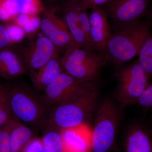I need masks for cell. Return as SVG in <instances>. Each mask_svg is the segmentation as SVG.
<instances>
[{
	"mask_svg": "<svg viewBox=\"0 0 152 152\" xmlns=\"http://www.w3.org/2000/svg\"><path fill=\"white\" fill-rule=\"evenodd\" d=\"M99 96L97 81L86 82L67 100L51 108L46 128L60 131L84 124L96 108Z\"/></svg>",
	"mask_w": 152,
	"mask_h": 152,
	"instance_id": "obj_1",
	"label": "cell"
},
{
	"mask_svg": "<svg viewBox=\"0 0 152 152\" xmlns=\"http://www.w3.org/2000/svg\"><path fill=\"white\" fill-rule=\"evenodd\" d=\"M6 98L13 115L33 131H42L47 126L51 109L34 88L16 84L7 89Z\"/></svg>",
	"mask_w": 152,
	"mask_h": 152,
	"instance_id": "obj_2",
	"label": "cell"
},
{
	"mask_svg": "<svg viewBox=\"0 0 152 152\" xmlns=\"http://www.w3.org/2000/svg\"><path fill=\"white\" fill-rule=\"evenodd\" d=\"M107 49V60L121 66L138 54L144 42L151 35L149 20H142L111 28Z\"/></svg>",
	"mask_w": 152,
	"mask_h": 152,
	"instance_id": "obj_3",
	"label": "cell"
},
{
	"mask_svg": "<svg viewBox=\"0 0 152 152\" xmlns=\"http://www.w3.org/2000/svg\"><path fill=\"white\" fill-rule=\"evenodd\" d=\"M119 122L116 106L106 99L99 106L91 134L90 152H109L115 150Z\"/></svg>",
	"mask_w": 152,
	"mask_h": 152,
	"instance_id": "obj_4",
	"label": "cell"
},
{
	"mask_svg": "<svg viewBox=\"0 0 152 152\" xmlns=\"http://www.w3.org/2000/svg\"><path fill=\"white\" fill-rule=\"evenodd\" d=\"M63 71L83 82L97 80L104 60L90 49L74 47L61 55Z\"/></svg>",
	"mask_w": 152,
	"mask_h": 152,
	"instance_id": "obj_5",
	"label": "cell"
},
{
	"mask_svg": "<svg viewBox=\"0 0 152 152\" xmlns=\"http://www.w3.org/2000/svg\"><path fill=\"white\" fill-rule=\"evenodd\" d=\"M120 66L121 68L115 74V99L123 107L137 104L149 80L137 59L126 65Z\"/></svg>",
	"mask_w": 152,
	"mask_h": 152,
	"instance_id": "obj_6",
	"label": "cell"
},
{
	"mask_svg": "<svg viewBox=\"0 0 152 152\" xmlns=\"http://www.w3.org/2000/svg\"><path fill=\"white\" fill-rule=\"evenodd\" d=\"M10 47L20 58L26 72L28 73L40 69L53 58L62 54L44 35L24 45L11 44Z\"/></svg>",
	"mask_w": 152,
	"mask_h": 152,
	"instance_id": "obj_7",
	"label": "cell"
},
{
	"mask_svg": "<svg viewBox=\"0 0 152 152\" xmlns=\"http://www.w3.org/2000/svg\"><path fill=\"white\" fill-rule=\"evenodd\" d=\"M40 13L41 32L62 53L69 49L77 47L65 22L57 15L54 6H45Z\"/></svg>",
	"mask_w": 152,
	"mask_h": 152,
	"instance_id": "obj_8",
	"label": "cell"
},
{
	"mask_svg": "<svg viewBox=\"0 0 152 152\" xmlns=\"http://www.w3.org/2000/svg\"><path fill=\"white\" fill-rule=\"evenodd\" d=\"M152 0H111L102 8L112 28L130 24L146 15Z\"/></svg>",
	"mask_w": 152,
	"mask_h": 152,
	"instance_id": "obj_9",
	"label": "cell"
},
{
	"mask_svg": "<svg viewBox=\"0 0 152 152\" xmlns=\"http://www.w3.org/2000/svg\"><path fill=\"white\" fill-rule=\"evenodd\" d=\"M89 21L90 48L107 61V45L112 32L107 14L102 7L91 9Z\"/></svg>",
	"mask_w": 152,
	"mask_h": 152,
	"instance_id": "obj_10",
	"label": "cell"
},
{
	"mask_svg": "<svg viewBox=\"0 0 152 152\" xmlns=\"http://www.w3.org/2000/svg\"><path fill=\"white\" fill-rule=\"evenodd\" d=\"M86 82L74 78L64 72L58 74L44 90L42 99L50 108L67 100Z\"/></svg>",
	"mask_w": 152,
	"mask_h": 152,
	"instance_id": "obj_11",
	"label": "cell"
},
{
	"mask_svg": "<svg viewBox=\"0 0 152 152\" xmlns=\"http://www.w3.org/2000/svg\"><path fill=\"white\" fill-rule=\"evenodd\" d=\"M78 0H69L54 5L56 11L65 22L77 47L90 49L89 44L82 29L77 12Z\"/></svg>",
	"mask_w": 152,
	"mask_h": 152,
	"instance_id": "obj_12",
	"label": "cell"
},
{
	"mask_svg": "<svg viewBox=\"0 0 152 152\" xmlns=\"http://www.w3.org/2000/svg\"><path fill=\"white\" fill-rule=\"evenodd\" d=\"M83 125L59 131L63 152H90L91 135L83 128Z\"/></svg>",
	"mask_w": 152,
	"mask_h": 152,
	"instance_id": "obj_13",
	"label": "cell"
},
{
	"mask_svg": "<svg viewBox=\"0 0 152 152\" xmlns=\"http://www.w3.org/2000/svg\"><path fill=\"white\" fill-rule=\"evenodd\" d=\"M61 56L54 57L40 69L29 73L33 88L36 91L43 92L55 78L63 72Z\"/></svg>",
	"mask_w": 152,
	"mask_h": 152,
	"instance_id": "obj_14",
	"label": "cell"
},
{
	"mask_svg": "<svg viewBox=\"0 0 152 152\" xmlns=\"http://www.w3.org/2000/svg\"><path fill=\"white\" fill-rule=\"evenodd\" d=\"M151 135L139 126L130 130L123 139L124 152H152Z\"/></svg>",
	"mask_w": 152,
	"mask_h": 152,
	"instance_id": "obj_15",
	"label": "cell"
},
{
	"mask_svg": "<svg viewBox=\"0 0 152 152\" xmlns=\"http://www.w3.org/2000/svg\"><path fill=\"white\" fill-rule=\"evenodd\" d=\"M26 73L23 64L10 45L0 50V77L14 80Z\"/></svg>",
	"mask_w": 152,
	"mask_h": 152,
	"instance_id": "obj_16",
	"label": "cell"
},
{
	"mask_svg": "<svg viewBox=\"0 0 152 152\" xmlns=\"http://www.w3.org/2000/svg\"><path fill=\"white\" fill-rule=\"evenodd\" d=\"M34 131L26 125L17 120L10 134L11 152H23L33 138Z\"/></svg>",
	"mask_w": 152,
	"mask_h": 152,
	"instance_id": "obj_17",
	"label": "cell"
},
{
	"mask_svg": "<svg viewBox=\"0 0 152 152\" xmlns=\"http://www.w3.org/2000/svg\"><path fill=\"white\" fill-rule=\"evenodd\" d=\"M3 5L14 18L20 14H39L45 8L40 0H3Z\"/></svg>",
	"mask_w": 152,
	"mask_h": 152,
	"instance_id": "obj_18",
	"label": "cell"
},
{
	"mask_svg": "<svg viewBox=\"0 0 152 152\" xmlns=\"http://www.w3.org/2000/svg\"><path fill=\"white\" fill-rule=\"evenodd\" d=\"M41 138L45 152H63L62 142L60 132L45 128Z\"/></svg>",
	"mask_w": 152,
	"mask_h": 152,
	"instance_id": "obj_19",
	"label": "cell"
},
{
	"mask_svg": "<svg viewBox=\"0 0 152 152\" xmlns=\"http://www.w3.org/2000/svg\"><path fill=\"white\" fill-rule=\"evenodd\" d=\"M137 59L142 69L150 80L152 78V36L144 42L137 55Z\"/></svg>",
	"mask_w": 152,
	"mask_h": 152,
	"instance_id": "obj_20",
	"label": "cell"
},
{
	"mask_svg": "<svg viewBox=\"0 0 152 152\" xmlns=\"http://www.w3.org/2000/svg\"><path fill=\"white\" fill-rule=\"evenodd\" d=\"M17 120L13 115L7 124L0 128V152H11L10 134Z\"/></svg>",
	"mask_w": 152,
	"mask_h": 152,
	"instance_id": "obj_21",
	"label": "cell"
},
{
	"mask_svg": "<svg viewBox=\"0 0 152 152\" xmlns=\"http://www.w3.org/2000/svg\"><path fill=\"white\" fill-rule=\"evenodd\" d=\"M40 17L39 14L34 15L31 17L23 28L25 35L28 37L32 38L40 30Z\"/></svg>",
	"mask_w": 152,
	"mask_h": 152,
	"instance_id": "obj_22",
	"label": "cell"
},
{
	"mask_svg": "<svg viewBox=\"0 0 152 152\" xmlns=\"http://www.w3.org/2000/svg\"><path fill=\"white\" fill-rule=\"evenodd\" d=\"M13 116L6 98V94L0 101V128L7 124Z\"/></svg>",
	"mask_w": 152,
	"mask_h": 152,
	"instance_id": "obj_23",
	"label": "cell"
},
{
	"mask_svg": "<svg viewBox=\"0 0 152 152\" xmlns=\"http://www.w3.org/2000/svg\"><path fill=\"white\" fill-rule=\"evenodd\" d=\"M7 28L12 44L20 42L26 36L23 28L16 24L10 26Z\"/></svg>",
	"mask_w": 152,
	"mask_h": 152,
	"instance_id": "obj_24",
	"label": "cell"
},
{
	"mask_svg": "<svg viewBox=\"0 0 152 152\" xmlns=\"http://www.w3.org/2000/svg\"><path fill=\"white\" fill-rule=\"evenodd\" d=\"M140 106L146 108H152V83L149 84L138 100Z\"/></svg>",
	"mask_w": 152,
	"mask_h": 152,
	"instance_id": "obj_25",
	"label": "cell"
},
{
	"mask_svg": "<svg viewBox=\"0 0 152 152\" xmlns=\"http://www.w3.org/2000/svg\"><path fill=\"white\" fill-rule=\"evenodd\" d=\"M23 152H45L41 138H33L28 143Z\"/></svg>",
	"mask_w": 152,
	"mask_h": 152,
	"instance_id": "obj_26",
	"label": "cell"
},
{
	"mask_svg": "<svg viewBox=\"0 0 152 152\" xmlns=\"http://www.w3.org/2000/svg\"><path fill=\"white\" fill-rule=\"evenodd\" d=\"M12 44L7 28L0 22V50Z\"/></svg>",
	"mask_w": 152,
	"mask_h": 152,
	"instance_id": "obj_27",
	"label": "cell"
},
{
	"mask_svg": "<svg viewBox=\"0 0 152 152\" xmlns=\"http://www.w3.org/2000/svg\"><path fill=\"white\" fill-rule=\"evenodd\" d=\"M111 0H82L83 7L87 10L96 7H103Z\"/></svg>",
	"mask_w": 152,
	"mask_h": 152,
	"instance_id": "obj_28",
	"label": "cell"
},
{
	"mask_svg": "<svg viewBox=\"0 0 152 152\" xmlns=\"http://www.w3.org/2000/svg\"><path fill=\"white\" fill-rule=\"evenodd\" d=\"M34 15H28V14H20L17 15L15 17V24L18 25L22 28L27 23L30 19Z\"/></svg>",
	"mask_w": 152,
	"mask_h": 152,
	"instance_id": "obj_29",
	"label": "cell"
},
{
	"mask_svg": "<svg viewBox=\"0 0 152 152\" xmlns=\"http://www.w3.org/2000/svg\"><path fill=\"white\" fill-rule=\"evenodd\" d=\"M69 0H43L46 6L54 5Z\"/></svg>",
	"mask_w": 152,
	"mask_h": 152,
	"instance_id": "obj_30",
	"label": "cell"
},
{
	"mask_svg": "<svg viewBox=\"0 0 152 152\" xmlns=\"http://www.w3.org/2000/svg\"><path fill=\"white\" fill-rule=\"evenodd\" d=\"M7 89L0 87V101L5 96Z\"/></svg>",
	"mask_w": 152,
	"mask_h": 152,
	"instance_id": "obj_31",
	"label": "cell"
},
{
	"mask_svg": "<svg viewBox=\"0 0 152 152\" xmlns=\"http://www.w3.org/2000/svg\"><path fill=\"white\" fill-rule=\"evenodd\" d=\"M150 134L152 136V129L150 132Z\"/></svg>",
	"mask_w": 152,
	"mask_h": 152,
	"instance_id": "obj_32",
	"label": "cell"
},
{
	"mask_svg": "<svg viewBox=\"0 0 152 152\" xmlns=\"http://www.w3.org/2000/svg\"></svg>",
	"mask_w": 152,
	"mask_h": 152,
	"instance_id": "obj_33",
	"label": "cell"
}]
</instances>
